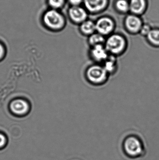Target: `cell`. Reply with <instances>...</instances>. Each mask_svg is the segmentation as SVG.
Wrapping results in <instances>:
<instances>
[{
    "instance_id": "ba28073f",
    "label": "cell",
    "mask_w": 159,
    "mask_h": 160,
    "mask_svg": "<svg viewBox=\"0 0 159 160\" xmlns=\"http://www.w3.org/2000/svg\"><path fill=\"white\" fill-rule=\"evenodd\" d=\"M28 103L23 100L17 99L12 102L10 109L14 113L17 115H23L28 112L29 109Z\"/></svg>"
},
{
    "instance_id": "52a82bcc",
    "label": "cell",
    "mask_w": 159,
    "mask_h": 160,
    "mask_svg": "<svg viewBox=\"0 0 159 160\" xmlns=\"http://www.w3.org/2000/svg\"><path fill=\"white\" fill-rule=\"evenodd\" d=\"M101 65L109 76L115 75L116 73L119 68L117 57L110 55Z\"/></svg>"
},
{
    "instance_id": "3957f363",
    "label": "cell",
    "mask_w": 159,
    "mask_h": 160,
    "mask_svg": "<svg viewBox=\"0 0 159 160\" xmlns=\"http://www.w3.org/2000/svg\"><path fill=\"white\" fill-rule=\"evenodd\" d=\"M104 45L109 54L116 57L124 54L128 48L127 40L119 34L109 36L105 40Z\"/></svg>"
},
{
    "instance_id": "5b68a950",
    "label": "cell",
    "mask_w": 159,
    "mask_h": 160,
    "mask_svg": "<svg viewBox=\"0 0 159 160\" xmlns=\"http://www.w3.org/2000/svg\"><path fill=\"white\" fill-rule=\"evenodd\" d=\"M124 148L128 155L132 157L139 156L143 150L141 142L134 136H130L127 138L124 142Z\"/></svg>"
},
{
    "instance_id": "44dd1931",
    "label": "cell",
    "mask_w": 159,
    "mask_h": 160,
    "mask_svg": "<svg viewBox=\"0 0 159 160\" xmlns=\"http://www.w3.org/2000/svg\"><path fill=\"white\" fill-rule=\"evenodd\" d=\"M4 54V48L2 45L0 43V59L2 57Z\"/></svg>"
},
{
    "instance_id": "9c48e42d",
    "label": "cell",
    "mask_w": 159,
    "mask_h": 160,
    "mask_svg": "<svg viewBox=\"0 0 159 160\" xmlns=\"http://www.w3.org/2000/svg\"><path fill=\"white\" fill-rule=\"evenodd\" d=\"M69 15L71 19L76 22H80L86 19L87 12L83 8L77 6H73L69 10Z\"/></svg>"
},
{
    "instance_id": "e0dca14e",
    "label": "cell",
    "mask_w": 159,
    "mask_h": 160,
    "mask_svg": "<svg viewBox=\"0 0 159 160\" xmlns=\"http://www.w3.org/2000/svg\"><path fill=\"white\" fill-rule=\"evenodd\" d=\"M118 9L122 12H126L129 8V4L126 0H119L116 3Z\"/></svg>"
},
{
    "instance_id": "d6986e66",
    "label": "cell",
    "mask_w": 159,
    "mask_h": 160,
    "mask_svg": "<svg viewBox=\"0 0 159 160\" xmlns=\"http://www.w3.org/2000/svg\"><path fill=\"white\" fill-rule=\"evenodd\" d=\"M69 1L73 6H77L82 2V0H69Z\"/></svg>"
},
{
    "instance_id": "277c9868",
    "label": "cell",
    "mask_w": 159,
    "mask_h": 160,
    "mask_svg": "<svg viewBox=\"0 0 159 160\" xmlns=\"http://www.w3.org/2000/svg\"><path fill=\"white\" fill-rule=\"evenodd\" d=\"M88 55L93 63L102 64L110 54L104 45H100L90 47Z\"/></svg>"
},
{
    "instance_id": "4fadbf2b",
    "label": "cell",
    "mask_w": 159,
    "mask_h": 160,
    "mask_svg": "<svg viewBox=\"0 0 159 160\" xmlns=\"http://www.w3.org/2000/svg\"><path fill=\"white\" fill-rule=\"evenodd\" d=\"M105 40V37L99 33L92 34L88 38V44L90 47H92L97 45H104Z\"/></svg>"
},
{
    "instance_id": "5bb4252c",
    "label": "cell",
    "mask_w": 159,
    "mask_h": 160,
    "mask_svg": "<svg viewBox=\"0 0 159 160\" xmlns=\"http://www.w3.org/2000/svg\"><path fill=\"white\" fill-rule=\"evenodd\" d=\"M146 6L145 0H131L129 8L134 13L139 14L143 12Z\"/></svg>"
},
{
    "instance_id": "9a60e30c",
    "label": "cell",
    "mask_w": 159,
    "mask_h": 160,
    "mask_svg": "<svg viewBox=\"0 0 159 160\" xmlns=\"http://www.w3.org/2000/svg\"><path fill=\"white\" fill-rule=\"evenodd\" d=\"M80 29L83 34L90 36L94 33V32L96 31V26L92 22L87 21L82 23Z\"/></svg>"
},
{
    "instance_id": "ac0fdd59",
    "label": "cell",
    "mask_w": 159,
    "mask_h": 160,
    "mask_svg": "<svg viewBox=\"0 0 159 160\" xmlns=\"http://www.w3.org/2000/svg\"><path fill=\"white\" fill-rule=\"evenodd\" d=\"M151 30L152 29H151L149 25H144L143 26H142L140 32L143 35L146 36L147 37Z\"/></svg>"
},
{
    "instance_id": "30bf717a",
    "label": "cell",
    "mask_w": 159,
    "mask_h": 160,
    "mask_svg": "<svg viewBox=\"0 0 159 160\" xmlns=\"http://www.w3.org/2000/svg\"><path fill=\"white\" fill-rule=\"evenodd\" d=\"M126 24L127 29L131 32H140L142 27L141 20L134 16H129L126 19Z\"/></svg>"
},
{
    "instance_id": "8992f818",
    "label": "cell",
    "mask_w": 159,
    "mask_h": 160,
    "mask_svg": "<svg viewBox=\"0 0 159 160\" xmlns=\"http://www.w3.org/2000/svg\"><path fill=\"white\" fill-rule=\"evenodd\" d=\"M96 31L102 35H108L111 33L114 28L113 22L110 19L103 18L100 19L95 24Z\"/></svg>"
},
{
    "instance_id": "6da1fadb",
    "label": "cell",
    "mask_w": 159,
    "mask_h": 160,
    "mask_svg": "<svg viewBox=\"0 0 159 160\" xmlns=\"http://www.w3.org/2000/svg\"><path fill=\"white\" fill-rule=\"evenodd\" d=\"M85 77L87 82L90 84L94 86H101L108 82L110 76L102 65L93 63L86 68Z\"/></svg>"
},
{
    "instance_id": "8fae6325",
    "label": "cell",
    "mask_w": 159,
    "mask_h": 160,
    "mask_svg": "<svg viewBox=\"0 0 159 160\" xmlns=\"http://www.w3.org/2000/svg\"><path fill=\"white\" fill-rule=\"evenodd\" d=\"M86 8L91 12H97L103 9L106 3V0H84Z\"/></svg>"
},
{
    "instance_id": "ffe728a7",
    "label": "cell",
    "mask_w": 159,
    "mask_h": 160,
    "mask_svg": "<svg viewBox=\"0 0 159 160\" xmlns=\"http://www.w3.org/2000/svg\"><path fill=\"white\" fill-rule=\"evenodd\" d=\"M6 142V139L2 134L0 133V148L4 145Z\"/></svg>"
},
{
    "instance_id": "2e32d148",
    "label": "cell",
    "mask_w": 159,
    "mask_h": 160,
    "mask_svg": "<svg viewBox=\"0 0 159 160\" xmlns=\"http://www.w3.org/2000/svg\"><path fill=\"white\" fill-rule=\"evenodd\" d=\"M46 2L49 8L58 10L63 7L65 3V0H46Z\"/></svg>"
},
{
    "instance_id": "7a4b0ae2",
    "label": "cell",
    "mask_w": 159,
    "mask_h": 160,
    "mask_svg": "<svg viewBox=\"0 0 159 160\" xmlns=\"http://www.w3.org/2000/svg\"><path fill=\"white\" fill-rule=\"evenodd\" d=\"M42 22L44 26L50 31L61 30L65 24L64 17L59 10L49 8L42 15Z\"/></svg>"
},
{
    "instance_id": "7c38bea8",
    "label": "cell",
    "mask_w": 159,
    "mask_h": 160,
    "mask_svg": "<svg viewBox=\"0 0 159 160\" xmlns=\"http://www.w3.org/2000/svg\"><path fill=\"white\" fill-rule=\"evenodd\" d=\"M146 37L151 46L155 48H159V29L151 30Z\"/></svg>"
}]
</instances>
